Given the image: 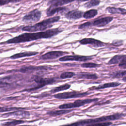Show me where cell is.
I'll return each instance as SVG.
<instances>
[{
  "instance_id": "obj_26",
  "label": "cell",
  "mask_w": 126,
  "mask_h": 126,
  "mask_svg": "<svg viewBox=\"0 0 126 126\" xmlns=\"http://www.w3.org/2000/svg\"><path fill=\"white\" fill-rule=\"evenodd\" d=\"M25 123L24 121L19 120H13L10 122H7L4 123L2 124V125L3 126H16L18 125H20L21 124H23Z\"/></svg>"
},
{
  "instance_id": "obj_21",
  "label": "cell",
  "mask_w": 126,
  "mask_h": 126,
  "mask_svg": "<svg viewBox=\"0 0 126 126\" xmlns=\"http://www.w3.org/2000/svg\"><path fill=\"white\" fill-rule=\"evenodd\" d=\"M126 70H119L111 72L108 74V75L113 78H121L126 76Z\"/></svg>"
},
{
  "instance_id": "obj_11",
  "label": "cell",
  "mask_w": 126,
  "mask_h": 126,
  "mask_svg": "<svg viewBox=\"0 0 126 126\" xmlns=\"http://www.w3.org/2000/svg\"><path fill=\"white\" fill-rule=\"evenodd\" d=\"M52 69L50 67H48L44 66H24L20 69L17 70V71H19L22 73H28L32 72L35 71L39 70H47L48 69Z\"/></svg>"
},
{
  "instance_id": "obj_28",
  "label": "cell",
  "mask_w": 126,
  "mask_h": 126,
  "mask_svg": "<svg viewBox=\"0 0 126 126\" xmlns=\"http://www.w3.org/2000/svg\"><path fill=\"white\" fill-rule=\"evenodd\" d=\"M100 66V64L93 63H86L81 64V66L83 68H96Z\"/></svg>"
},
{
  "instance_id": "obj_23",
  "label": "cell",
  "mask_w": 126,
  "mask_h": 126,
  "mask_svg": "<svg viewBox=\"0 0 126 126\" xmlns=\"http://www.w3.org/2000/svg\"><path fill=\"white\" fill-rule=\"evenodd\" d=\"M97 10L96 9H91L83 13V16L84 18L89 19L95 17L97 14Z\"/></svg>"
},
{
  "instance_id": "obj_36",
  "label": "cell",
  "mask_w": 126,
  "mask_h": 126,
  "mask_svg": "<svg viewBox=\"0 0 126 126\" xmlns=\"http://www.w3.org/2000/svg\"><path fill=\"white\" fill-rule=\"evenodd\" d=\"M8 2H19L22 0H7Z\"/></svg>"
},
{
  "instance_id": "obj_25",
  "label": "cell",
  "mask_w": 126,
  "mask_h": 126,
  "mask_svg": "<svg viewBox=\"0 0 126 126\" xmlns=\"http://www.w3.org/2000/svg\"><path fill=\"white\" fill-rule=\"evenodd\" d=\"M24 108H20V107H0V112H9L11 111H15L17 110H23Z\"/></svg>"
},
{
  "instance_id": "obj_30",
  "label": "cell",
  "mask_w": 126,
  "mask_h": 126,
  "mask_svg": "<svg viewBox=\"0 0 126 126\" xmlns=\"http://www.w3.org/2000/svg\"><path fill=\"white\" fill-rule=\"evenodd\" d=\"M93 26L92 22H87L86 23H84L80 26H78V29H85L87 28H89Z\"/></svg>"
},
{
  "instance_id": "obj_17",
  "label": "cell",
  "mask_w": 126,
  "mask_h": 126,
  "mask_svg": "<svg viewBox=\"0 0 126 126\" xmlns=\"http://www.w3.org/2000/svg\"><path fill=\"white\" fill-rule=\"evenodd\" d=\"M73 109H62L61 110H55L49 111L47 113V115H49L51 116H57L61 115L66 114L73 111Z\"/></svg>"
},
{
  "instance_id": "obj_10",
  "label": "cell",
  "mask_w": 126,
  "mask_h": 126,
  "mask_svg": "<svg viewBox=\"0 0 126 126\" xmlns=\"http://www.w3.org/2000/svg\"><path fill=\"white\" fill-rule=\"evenodd\" d=\"M79 42L81 44L83 45L90 44L95 48L102 47L105 45V43L104 42L93 38H85L79 40Z\"/></svg>"
},
{
  "instance_id": "obj_1",
  "label": "cell",
  "mask_w": 126,
  "mask_h": 126,
  "mask_svg": "<svg viewBox=\"0 0 126 126\" xmlns=\"http://www.w3.org/2000/svg\"><path fill=\"white\" fill-rule=\"evenodd\" d=\"M62 32V30L59 28L49 29L43 32H39L32 33H24L19 35L11 38L6 42L8 44L20 43L29 42L42 38H49L57 35Z\"/></svg>"
},
{
  "instance_id": "obj_34",
  "label": "cell",
  "mask_w": 126,
  "mask_h": 126,
  "mask_svg": "<svg viewBox=\"0 0 126 126\" xmlns=\"http://www.w3.org/2000/svg\"><path fill=\"white\" fill-rule=\"evenodd\" d=\"M9 84L6 83V82H0V88L6 87L8 85H9Z\"/></svg>"
},
{
  "instance_id": "obj_20",
  "label": "cell",
  "mask_w": 126,
  "mask_h": 126,
  "mask_svg": "<svg viewBox=\"0 0 126 126\" xmlns=\"http://www.w3.org/2000/svg\"><path fill=\"white\" fill-rule=\"evenodd\" d=\"M121 85V83L119 82H110V83H107L103 84L102 85H99L98 86L94 88V89L95 90H100V89H103L105 88H113L117 87Z\"/></svg>"
},
{
  "instance_id": "obj_13",
  "label": "cell",
  "mask_w": 126,
  "mask_h": 126,
  "mask_svg": "<svg viewBox=\"0 0 126 126\" xmlns=\"http://www.w3.org/2000/svg\"><path fill=\"white\" fill-rule=\"evenodd\" d=\"M84 12L82 11L73 10L68 12L65 15V17L69 20H76L83 17Z\"/></svg>"
},
{
  "instance_id": "obj_31",
  "label": "cell",
  "mask_w": 126,
  "mask_h": 126,
  "mask_svg": "<svg viewBox=\"0 0 126 126\" xmlns=\"http://www.w3.org/2000/svg\"><path fill=\"white\" fill-rule=\"evenodd\" d=\"M112 122H100V123H95V124H92L91 126H109L110 125H112Z\"/></svg>"
},
{
  "instance_id": "obj_2",
  "label": "cell",
  "mask_w": 126,
  "mask_h": 126,
  "mask_svg": "<svg viewBox=\"0 0 126 126\" xmlns=\"http://www.w3.org/2000/svg\"><path fill=\"white\" fill-rule=\"evenodd\" d=\"M125 116V114L123 113H116L111 115L104 116L101 117L95 118V119H90L84 120H81L75 123L70 124L69 125L72 126H91L92 124L98 123L103 122H106L108 121L116 120L122 118Z\"/></svg>"
},
{
  "instance_id": "obj_22",
  "label": "cell",
  "mask_w": 126,
  "mask_h": 126,
  "mask_svg": "<svg viewBox=\"0 0 126 126\" xmlns=\"http://www.w3.org/2000/svg\"><path fill=\"white\" fill-rule=\"evenodd\" d=\"M108 12L112 14H121L125 15L126 13V10L125 9L121 8H116L114 7H108L107 8Z\"/></svg>"
},
{
  "instance_id": "obj_9",
  "label": "cell",
  "mask_w": 126,
  "mask_h": 126,
  "mask_svg": "<svg viewBox=\"0 0 126 126\" xmlns=\"http://www.w3.org/2000/svg\"><path fill=\"white\" fill-rule=\"evenodd\" d=\"M68 54V52H63L61 51H53L47 52L39 57V59L43 60H47L57 59L59 57H60L64 55Z\"/></svg>"
},
{
  "instance_id": "obj_7",
  "label": "cell",
  "mask_w": 126,
  "mask_h": 126,
  "mask_svg": "<svg viewBox=\"0 0 126 126\" xmlns=\"http://www.w3.org/2000/svg\"><path fill=\"white\" fill-rule=\"evenodd\" d=\"M41 16V12L37 10L34 9L27 14H26L23 18V21L27 23H34L38 21Z\"/></svg>"
},
{
  "instance_id": "obj_32",
  "label": "cell",
  "mask_w": 126,
  "mask_h": 126,
  "mask_svg": "<svg viewBox=\"0 0 126 126\" xmlns=\"http://www.w3.org/2000/svg\"><path fill=\"white\" fill-rule=\"evenodd\" d=\"M123 40H118V39H116V40H114L112 41V44L115 46H120L122 44H123Z\"/></svg>"
},
{
  "instance_id": "obj_14",
  "label": "cell",
  "mask_w": 126,
  "mask_h": 126,
  "mask_svg": "<svg viewBox=\"0 0 126 126\" xmlns=\"http://www.w3.org/2000/svg\"><path fill=\"white\" fill-rule=\"evenodd\" d=\"M30 114L28 111L21 110H15L14 112L7 113L2 115L3 117H7L11 116H20L24 118H28L30 116Z\"/></svg>"
},
{
  "instance_id": "obj_3",
  "label": "cell",
  "mask_w": 126,
  "mask_h": 126,
  "mask_svg": "<svg viewBox=\"0 0 126 126\" xmlns=\"http://www.w3.org/2000/svg\"><path fill=\"white\" fill-rule=\"evenodd\" d=\"M60 17L59 16H55L52 18H49L48 19L44 20L39 23L35 24L34 25L26 26L22 28V30L27 32H37L43 31L47 28L52 27V24L55 22H57L59 21Z\"/></svg>"
},
{
  "instance_id": "obj_5",
  "label": "cell",
  "mask_w": 126,
  "mask_h": 126,
  "mask_svg": "<svg viewBox=\"0 0 126 126\" xmlns=\"http://www.w3.org/2000/svg\"><path fill=\"white\" fill-rule=\"evenodd\" d=\"M99 100L97 98H89L85 99H77L72 103H64L60 105L59 106L60 109H71L73 108L79 107L83 106L85 104H89L92 102H96Z\"/></svg>"
},
{
  "instance_id": "obj_29",
  "label": "cell",
  "mask_w": 126,
  "mask_h": 126,
  "mask_svg": "<svg viewBox=\"0 0 126 126\" xmlns=\"http://www.w3.org/2000/svg\"><path fill=\"white\" fill-rule=\"evenodd\" d=\"M100 3L99 0H91L89 2L86 3L84 4V6L87 8H90L91 7H93L94 6L98 5Z\"/></svg>"
},
{
  "instance_id": "obj_37",
  "label": "cell",
  "mask_w": 126,
  "mask_h": 126,
  "mask_svg": "<svg viewBox=\"0 0 126 126\" xmlns=\"http://www.w3.org/2000/svg\"><path fill=\"white\" fill-rule=\"evenodd\" d=\"M123 79V80L125 82H126V76H124V77H123V78H122Z\"/></svg>"
},
{
  "instance_id": "obj_35",
  "label": "cell",
  "mask_w": 126,
  "mask_h": 126,
  "mask_svg": "<svg viewBox=\"0 0 126 126\" xmlns=\"http://www.w3.org/2000/svg\"><path fill=\"white\" fill-rule=\"evenodd\" d=\"M7 3H8L7 0H0V5H4Z\"/></svg>"
},
{
  "instance_id": "obj_33",
  "label": "cell",
  "mask_w": 126,
  "mask_h": 126,
  "mask_svg": "<svg viewBox=\"0 0 126 126\" xmlns=\"http://www.w3.org/2000/svg\"><path fill=\"white\" fill-rule=\"evenodd\" d=\"M119 66L120 68L125 69L126 68V59L123 60L119 64Z\"/></svg>"
},
{
  "instance_id": "obj_27",
  "label": "cell",
  "mask_w": 126,
  "mask_h": 126,
  "mask_svg": "<svg viewBox=\"0 0 126 126\" xmlns=\"http://www.w3.org/2000/svg\"><path fill=\"white\" fill-rule=\"evenodd\" d=\"M75 73L71 71H66L64 72L61 73L60 75V78L61 79H66V78H70L75 76Z\"/></svg>"
},
{
  "instance_id": "obj_19",
  "label": "cell",
  "mask_w": 126,
  "mask_h": 126,
  "mask_svg": "<svg viewBox=\"0 0 126 126\" xmlns=\"http://www.w3.org/2000/svg\"><path fill=\"white\" fill-rule=\"evenodd\" d=\"M126 59V56L125 55H115L111 59H110L107 63L108 65L114 64L119 63L123 60Z\"/></svg>"
},
{
  "instance_id": "obj_16",
  "label": "cell",
  "mask_w": 126,
  "mask_h": 126,
  "mask_svg": "<svg viewBox=\"0 0 126 126\" xmlns=\"http://www.w3.org/2000/svg\"><path fill=\"white\" fill-rule=\"evenodd\" d=\"M38 53L37 52H33V51H25L24 52H21L19 53H17L14 54L10 57V58L11 59H17L23 57H30L36 55L38 54Z\"/></svg>"
},
{
  "instance_id": "obj_18",
  "label": "cell",
  "mask_w": 126,
  "mask_h": 126,
  "mask_svg": "<svg viewBox=\"0 0 126 126\" xmlns=\"http://www.w3.org/2000/svg\"><path fill=\"white\" fill-rule=\"evenodd\" d=\"M77 77L78 78H82L89 80H95L98 78V76L95 73H80L77 75Z\"/></svg>"
},
{
  "instance_id": "obj_24",
  "label": "cell",
  "mask_w": 126,
  "mask_h": 126,
  "mask_svg": "<svg viewBox=\"0 0 126 126\" xmlns=\"http://www.w3.org/2000/svg\"><path fill=\"white\" fill-rule=\"evenodd\" d=\"M70 85L69 84H65L64 85L55 87L53 89H52L50 92L51 93H57L59 91H63V90H67L68 89L70 88Z\"/></svg>"
},
{
  "instance_id": "obj_4",
  "label": "cell",
  "mask_w": 126,
  "mask_h": 126,
  "mask_svg": "<svg viewBox=\"0 0 126 126\" xmlns=\"http://www.w3.org/2000/svg\"><path fill=\"white\" fill-rule=\"evenodd\" d=\"M33 81L36 83L37 85L33 88L24 90L23 91L32 92L39 89L46 85L54 83L56 82V80L54 78H43L38 76H35L33 78Z\"/></svg>"
},
{
  "instance_id": "obj_8",
  "label": "cell",
  "mask_w": 126,
  "mask_h": 126,
  "mask_svg": "<svg viewBox=\"0 0 126 126\" xmlns=\"http://www.w3.org/2000/svg\"><path fill=\"white\" fill-rule=\"evenodd\" d=\"M93 59L91 56H84L80 55H66L62 57L59 58V60L61 62L65 61H79V62H86Z\"/></svg>"
},
{
  "instance_id": "obj_6",
  "label": "cell",
  "mask_w": 126,
  "mask_h": 126,
  "mask_svg": "<svg viewBox=\"0 0 126 126\" xmlns=\"http://www.w3.org/2000/svg\"><path fill=\"white\" fill-rule=\"evenodd\" d=\"M90 94V93L89 92H83L80 93L78 91H72V92H63L62 93H59L54 95V97L57 99H65L73 98H78L85 96Z\"/></svg>"
},
{
  "instance_id": "obj_12",
  "label": "cell",
  "mask_w": 126,
  "mask_h": 126,
  "mask_svg": "<svg viewBox=\"0 0 126 126\" xmlns=\"http://www.w3.org/2000/svg\"><path fill=\"white\" fill-rule=\"evenodd\" d=\"M113 20V18L112 17H106L99 19H97L92 22L93 26L102 27L108 24Z\"/></svg>"
},
{
  "instance_id": "obj_15",
  "label": "cell",
  "mask_w": 126,
  "mask_h": 126,
  "mask_svg": "<svg viewBox=\"0 0 126 126\" xmlns=\"http://www.w3.org/2000/svg\"><path fill=\"white\" fill-rule=\"evenodd\" d=\"M66 10L65 7H58L54 5H51L50 7L47 10L46 14L47 16H51L54 15L56 13H61L63 12Z\"/></svg>"
},
{
  "instance_id": "obj_38",
  "label": "cell",
  "mask_w": 126,
  "mask_h": 126,
  "mask_svg": "<svg viewBox=\"0 0 126 126\" xmlns=\"http://www.w3.org/2000/svg\"><path fill=\"white\" fill-rule=\"evenodd\" d=\"M87 0H78L77 1H87Z\"/></svg>"
}]
</instances>
